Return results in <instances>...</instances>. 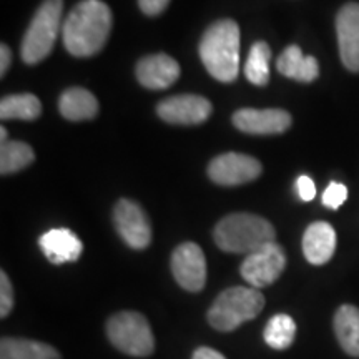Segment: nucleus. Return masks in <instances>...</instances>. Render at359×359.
<instances>
[{
	"instance_id": "f257e3e1",
	"label": "nucleus",
	"mask_w": 359,
	"mask_h": 359,
	"mask_svg": "<svg viewBox=\"0 0 359 359\" xmlns=\"http://www.w3.org/2000/svg\"><path fill=\"white\" fill-rule=\"evenodd\" d=\"M111 12L102 0H82L72 8L62 29L65 48L75 57H92L105 47L111 32Z\"/></svg>"
},
{
	"instance_id": "f03ea898",
	"label": "nucleus",
	"mask_w": 359,
	"mask_h": 359,
	"mask_svg": "<svg viewBox=\"0 0 359 359\" xmlns=\"http://www.w3.org/2000/svg\"><path fill=\"white\" fill-rule=\"evenodd\" d=\"M200 58L210 75L219 82H235L240 70V27L235 20H217L205 30Z\"/></svg>"
},
{
	"instance_id": "7ed1b4c3",
	"label": "nucleus",
	"mask_w": 359,
	"mask_h": 359,
	"mask_svg": "<svg viewBox=\"0 0 359 359\" xmlns=\"http://www.w3.org/2000/svg\"><path fill=\"white\" fill-rule=\"evenodd\" d=\"M215 243L226 253H253L275 241L273 224L258 215L233 213L219 219L215 226Z\"/></svg>"
},
{
	"instance_id": "20e7f679",
	"label": "nucleus",
	"mask_w": 359,
	"mask_h": 359,
	"mask_svg": "<svg viewBox=\"0 0 359 359\" xmlns=\"http://www.w3.org/2000/svg\"><path fill=\"white\" fill-rule=\"evenodd\" d=\"M62 12H64V0H43L40 4L22 39L20 53L25 64L35 65L50 55L60 29H64Z\"/></svg>"
},
{
	"instance_id": "39448f33",
	"label": "nucleus",
	"mask_w": 359,
	"mask_h": 359,
	"mask_svg": "<svg viewBox=\"0 0 359 359\" xmlns=\"http://www.w3.org/2000/svg\"><path fill=\"white\" fill-rule=\"evenodd\" d=\"M264 308V296L257 288L233 286L224 290L210 308L208 323L218 331H233L255 320Z\"/></svg>"
},
{
	"instance_id": "423d86ee",
	"label": "nucleus",
	"mask_w": 359,
	"mask_h": 359,
	"mask_svg": "<svg viewBox=\"0 0 359 359\" xmlns=\"http://www.w3.org/2000/svg\"><path fill=\"white\" fill-rule=\"evenodd\" d=\"M107 334L120 351L135 358H147L154 353L155 338L150 323L140 313H116L107 323Z\"/></svg>"
},
{
	"instance_id": "0eeeda50",
	"label": "nucleus",
	"mask_w": 359,
	"mask_h": 359,
	"mask_svg": "<svg viewBox=\"0 0 359 359\" xmlns=\"http://www.w3.org/2000/svg\"><path fill=\"white\" fill-rule=\"evenodd\" d=\"M286 268V255L275 241L246 255L241 264V276L251 288H264L273 285Z\"/></svg>"
},
{
	"instance_id": "6e6552de",
	"label": "nucleus",
	"mask_w": 359,
	"mask_h": 359,
	"mask_svg": "<svg viewBox=\"0 0 359 359\" xmlns=\"http://www.w3.org/2000/svg\"><path fill=\"white\" fill-rule=\"evenodd\" d=\"M263 172L257 158L243 154H223L208 165V177L223 187H238L257 180Z\"/></svg>"
},
{
	"instance_id": "1a4fd4ad",
	"label": "nucleus",
	"mask_w": 359,
	"mask_h": 359,
	"mask_svg": "<svg viewBox=\"0 0 359 359\" xmlns=\"http://www.w3.org/2000/svg\"><path fill=\"white\" fill-rule=\"evenodd\" d=\"M114 223L118 235L133 250H145L151 241V226L147 213L133 200H120L114 210Z\"/></svg>"
},
{
	"instance_id": "9d476101",
	"label": "nucleus",
	"mask_w": 359,
	"mask_h": 359,
	"mask_svg": "<svg viewBox=\"0 0 359 359\" xmlns=\"http://www.w3.org/2000/svg\"><path fill=\"white\" fill-rule=\"evenodd\" d=\"M172 273L183 290L198 293L206 283V259L196 243H183L172 255Z\"/></svg>"
},
{
	"instance_id": "9b49d317",
	"label": "nucleus",
	"mask_w": 359,
	"mask_h": 359,
	"mask_svg": "<svg viewBox=\"0 0 359 359\" xmlns=\"http://www.w3.org/2000/svg\"><path fill=\"white\" fill-rule=\"evenodd\" d=\"M163 122L173 125H198L212 115V103L200 95H175L165 98L156 107Z\"/></svg>"
},
{
	"instance_id": "f8f14e48",
	"label": "nucleus",
	"mask_w": 359,
	"mask_h": 359,
	"mask_svg": "<svg viewBox=\"0 0 359 359\" xmlns=\"http://www.w3.org/2000/svg\"><path fill=\"white\" fill-rule=\"evenodd\" d=\"M336 34L343 65L351 72H359V4L351 2L339 8Z\"/></svg>"
},
{
	"instance_id": "ddd939ff",
	"label": "nucleus",
	"mask_w": 359,
	"mask_h": 359,
	"mask_svg": "<svg viewBox=\"0 0 359 359\" xmlns=\"http://www.w3.org/2000/svg\"><path fill=\"white\" fill-rule=\"evenodd\" d=\"M233 123L250 135H278L291 127V115L280 109H241L233 115Z\"/></svg>"
},
{
	"instance_id": "4468645a",
	"label": "nucleus",
	"mask_w": 359,
	"mask_h": 359,
	"mask_svg": "<svg viewBox=\"0 0 359 359\" xmlns=\"http://www.w3.org/2000/svg\"><path fill=\"white\" fill-rule=\"evenodd\" d=\"M178 77V62L167 53L143 57L137 64V79L147 88L163 90L177 82Z\"/></svg>"
},
{
	"instance_id": "2eb2a0df",
	"label": "nucleus",
	"mask_w": 359,
	"mask_h": 359,
	"mask_svg": "<svg viewBox=\"0 0 359 359\" xmlns=\"http://www.w3.org/2000/svg\"><path fill=\"white\" fill-rule=\"evenodd\" d=\"M39 245L48 262L53 264L77 262L83 251V245L79 236L67 228H53V230L43 233L40 236Z\"/></svg>"
},
{
	"instance_id": "dca6fc26",
	"label": "nucleus",
	"mask_w": 359,
	"mask_h": 359,
	"mask_svg": "<svg viewBox=\"0 0 359 359\" xmlns=\"http://www.w3.org/2000/svg\"><path fill=\"white\" fill-rule=\"evenodd\" d=\"M336 251V231L330 223L316 222L306 228L303 235L304 258L311 264H325Z\"/></svg>"
},
{
	"instance_id": "f3484780",
	"label": "nucleus",
	"mask_w": 359,
	"mask_h": 359,
	"mask_svg": "<svg viewBox=\"0 0 359 359\" xmlns=\"http://www.w3.org/2000/svg\"><path fill=\"white\" fill-rule=\"evenodd\" d=\"M276 69L285 77L293 79L296 82L309 83L320 75V65L314 57H308L302 52L298 45H290L285 52L278 57Z\"/></svg>"
},
{
	"instance_id": "a211bd4d",
	"label": "nucleus",
	"mask_w": 359,
	"mask_h": 359,
	"mask_svg": "<svg viewBox=\"0 0 359 359\" xmlns=\"http://www.w3.org/2000/svg\"><path fill=\"white\" fill-rule=\"evenodd\" d=\"M60 115L72 122H82L90 120L98 114V102L95 95L88 90L74 87L65 90L58 100Z\"/></svg>"
},
{
	"instance_id": "6ab92c4d",
	"label": "nucleus",
	"mask_w": 359,
	"mask_h": 359,
	"mask_svg": "<svg viewBox=\"0 0 359 359\" xmlns=\"http://www.w3.org/2000/svg\"><path fill=\"white\" fill-rule=\"evenodd\" d=\"M0 359H62L55 348L25 338H2Z\"/></svg>"
},
{
	"instance_id": "aec40b11",
	"label": "nucleus",
	"mask_w": 359,
	"mask_h": 359,
	"mask_svg": "<svg viewBox=\"0 0 359 359\" xmlns=\"http://www.w3.org/2000/svg\"><path fill=\"white\" fill-rule=\"evenodd\" d=\"M334 333L349 356L359 358V308L343 304L334 314Z\"/></svg>"
},
{
	"instance_id": "412c9836",
	"label": "nucleus",
	"mask_w": 359,
	"mask_h": 359,
	"mask_svg": "<svg viewBox=\"0 0 359 359\" xmlns=\"http://www.w3.org/2000/svg\"><path fill=\"white\" fill-rule=\"evenodd\" d=\"M42 114V103L32 93H15L7 95L0 102V118L2 120H37Z\"/></svg>"
},
{
	"instance_id": "4be33fe9",
	"label": "nucleus",
	"mask_w": 359,
	"mask_h": 359,
	"mask_svg": "<svg viewBox=\"0 0 359 359\" xmlns=\"http://www.w3.org/2000/svg\"><path fill=\"white\" fill-rule=\"evenodd\" d=\"M263 338L269 348L288 349L296 338V323L288 314H275L266 323L263 331Z\"/></svg>"
},
{
	"instance_id": "5701e85b",
	"label": "nucleus",
	"mask_w": 359,
	"mask_h": 359,
	"mask_svg": "<svg viewBox=\"0 0 359 359\" xmlns=\"http://www.w3.org/2000/svg\"><path fill=\"white\" fill-rule=\"evenodd\" d=\"M35 160L34 150L24 142H7L0 145V173L20 172Z\"/></svg>"
},
{
	"instance_id": "b1692460",
	"label": "nucleus",
	"mask_w": 359,
	"mask_h": 359,
	"mask_svg": "<svg viewBox=\"0 0 359 359\" xmlns=\"http://www.w3.org/2000/svg\"><path fill=\"white\" fill-rule=\"evenodd\" d=\"M269 60L271 48L266 42H257L251 47L250 55L246 58L245 75L253 85L264 87L269 82Z\"/></svg>"
},
{
	"instance_id": "393cba45",
	"label": "nucleus",
	"mask_w": 359,
	"mask_h": 359,
	"mask_svg": "<svg viewBox=\"0 0 359 359\" xmlns=\"http://www.w3.org/2000/svg\"><path fill=\"white\" fill-rule=\"evenodd\" d=\"M348 198V188L341 183H330V187L326 188L325 193H323V205H326L327 208L336 210L339 208L341 205L344 203Z\"/></svg>"
},
{
	"instance_id": "a878e982",
	"label": "nucleus",
	"mask_w": 359,
	"mask_h": 359,
	"mask_svg": "<svg viewBox=\"0 0 359 359\" xmlns=\"http://www.w3.org/2000/svg\"><path fill=\"white\" fill-rule=\"evenodd\" d=\"M13 308V288L12 283L6 275V271L0 273V316L7 318Z\"/></svg>"
},
{
	"instance_id": "bb28decb",
	"label": "nucleus",
	"mask_w": 359,
	"mask_h": 359,
	"mask_svg": "<svg viewBox=\"0 0 359 359\" xmlns=\"http://www.w3.org/2000/svg\"><path fill=\"white\" fill-rule=\"evenodd\" d=\"M296 190H298L299 198L303 201H311L314 196H316V187H314V182L306 175L299 177L296 180Z\"/></svg>"
},
{
	"instance_id": "cd10ccee",
	"label": "nucleus",
	"mask_w": 359,
	"mask_h": 359,
	"mask_svg": "<svg viewBox=\"0 0 359 359\" xmlns=\"http://www.w3.org/2000/svg\"><path fill=\"white\" fill-rule=\"evenodd\" d=\"M170 0H138V7L145 15H160L168 7Z\"/></svg>"
},
{
	"instance_id": "c85d7f7f",
	"label": "nucleus",
	"mask_w": 359,
	"mask_h": 359,
	"mask_svg": "<svg viewBox=\"0 0 359 359\" xmlns=\"http://www.w3.org/2000/svg\"><path fill=\"white\" fill-rule=\"evenodd\" d=\"M11 62H12L11 48H8L6 43H2L0 45V75L7 74L8 67H11Z\"/></svg>"
},
{
	"instance_id": "c756f323",
	"label": "nucleus",
	"mask_w": 359,
	"mask_h": 359,
	"mask_svg": "<svg viewBox=\"0 0 359 359\" xmlns=\"http://www.w3.org/2000/svg\"><path fill=\"white\" fill-rule=\"evenodd\" d=\"M191 359H226L222 353H218L217 349L213 348H198L195 353H193Z\"/></svg>"
},
{
	"instance_id": "7c9ffc66",
	"label": "nucleus",
	"mask_w": 359,
	"mask_h": 359,
	"mask_svg": "<svg viewBox=\"0 0 359 359\" xmlns=\"http://www.w3.org/2000/svg\"><path fill=\"white\" fill-rule=\"evenodd\" d=\"M0 142L2 143H7V130L6 128H0ZM2 143H0V145H2Z\"/></svg>"
}]
</instances>
